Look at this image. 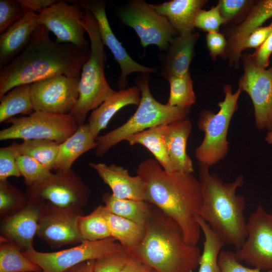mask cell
I'll return each instance as SVG.
<instances>
[{
  "mask_svg": "<svg viewBox=\"0 0 272 272\" xmlns=\"http://www.w3.org/2000/svg\"><path fill=\"white\" fill-rule=\"evenodd\" d=\"M49 31L39 25L24 50L0 70V97L14 87L31 84L57 75L80 78L90 48L53 41Z\"/></svg>",
  "mask_w": 272,
  "mask_h": 272,
  "instance_id": "obj_1",
  "label": "cell"
},
{
  "mask_svg": "<svg viewBox=\"0 0 272 272\" xmlns=\"http://www.w3.org/2000/svg\"><path fill=\"white\" fill-rule=\"evenodd\" d=\"M137 174L145 184V201L179 225L186 243L197 245L201 229L195 216L202 202L198 179L190 173L168 172L155 159L150 158L139 164Z\"/></svg>",
  "mask_w": 272,
  "mask_h": 272,
  "instance_id": "obj_2",
  "label": "cell"
},
{
  "mask_svg": "<svg viewBox=\"0 0 272 272\" xmlns=\"http://www.w3.org/2000/svg\"><path fill=\"white\" fill-rule=\"evenodd\" d=\"M145 226L142 241L126 251L130 256L155 272H193L199 265V248L186 243L179 225L153 205Z\"/></svg>",
  "mask_w": 272,
  "mask_h": 272,
  "instance_id": "obj_3",
  "label": "cell"
},
{
  "mask_svg": "<svg viewBox=\"0 0 272 272\" xmlns=\"http://www.w3.org/2000/svg\"><path fill=\"white\" fill-rule=\"evenodd\" d=\"M210 167L199 163L198 180L201 185L202 202L198 213L221 237L225 244L236 250L244 244L247 236V221L243 212L245 197L236 194L243 184L241 175L230 183H225Z\"/></svg>",
  "mask_w": 272,
  "mask_h": 272,
  "instance_id": "obj_4",
  "label": "cell"
},
{
  "mask_svg": "<svg viewBox=\"0 0 272 272\" xmlns=\"http://www.w3.org/2000/svg\"><path fill=\"white\" fill-rule=\"evenodd\" d=\"M85 10L81 24L89 38L91 55L83 66L79 84V98L69 114L79 126L85 124L90 111L97 108L116 92L109 86L105 76L107 55L97 22L90 11Z\"/></svg>",
  "mask_w": 272,
  "mask_h": 272,
  "instance_id": "obj_5",
  "label": "cell"
},
{
  "mask_svg": "<svg viewBox=\"0 0 272 272\" xmlns=\"http://www.w3.org/2000/svg\"><path fill=\"white\" fill-rule=\"evenodd\" d=\"M150 77V73H141L135 79L136 85L141 93V102L136 111L122 125L96 138V156H103L111 148L135 133L187 118L190 109L163 104L154 98L149 88Z\"/></svg>",
  "mask_w": 272,
  "mask_h": 272,
  "instance_id": "obj_6",
  "label": "cell"
},
{
  "mask_svg": "<svg viewBox=\"0 0 272 272\" xmlns=\"http://www.w3.org/2000/svg\"><path fill=\"white\" fill-rule=\"evenodd\" d=\"M223 89L225 97L218 104L219 111L215 113L210 110H203L197 121L198 128L204 132V138L195 150V157L199 163L209 167L219 163L228 153V129L238 109V101L242 93L239 88L233 93L229 84L225 85Z\"/></svg>",
  "mask_w": 272,
  "mask_h": 272,
  "instance_id": "obj_7",
  "label": "cell"
},
{
  "mask_svg": "<svg viewBox=\"0 0 272 272\" xmlns=\"http://www.w3.org/2000/svg\"><path fill=\"white\" fill-rule=\"evenodd\" d=\"M11 125L0 131V140H47L61 144L71 136L79 125L70 114L34 111L7 121Z\"/></svg>",
  "mask_w": 272,
  "mask_h": 272,
  "instance_id": "obj_8",
  "label": "cell"
},
{
  "mask_svg": "<svg viewBox=\"0 0 272 272\" xmlns=\"http://www.w3.org/2000/svg\"><path fill=\"white\" fill-rule=\"evenodd\" d=\"M29 199L44 200L63 208L82 209L87 206L91 190L72 169L56 170L47 179L27 186Z\"/></svg>",
  "mask_w": 272,
  "mask_h": 272,
  "instance_id": "obj_9",
  "label": "cell"
},
{
  "mask_svg": "<svg viewBox=\"0 0 272 272\" xmlns=\"http://www.w3.org/2000/svg\"><path fill=\"white\" fill-rule=\"evenodd\" d=\"M123 249L111 237L97 241L85 240L70 248L55 252H40L33 247L22 252L44 272H64L83 262L96 260Z\"/></svg>",
  "mask_w": 272,
  "mask_h": 272,
  "instance_id": "obj_10",
  "label": "cell"
},
{
  "mask_svg": "<svg viewBox=\"0 0 272 272\" xmlns=\"http://www.w3.org/2000/svg\"><path fill=\"white\" fill-rule=\"evenodd\" d=\"M119 16L123 23L135 31L143 47L153 44L165 51L179 34L166 17L158 14L145 1L128 2L120 10Z\"/></svg>",
  "mask_w": 272,
  "mask_h": 272,
  "instance_id": "obj_11",
  "label": "cell"
},
{
  "mask_svg": "<svg viewBox=\"0 0 272 272\" xmlns=\"http://www.w3.org/2000/svg\"><path fill=\"white\" fill-rule=\"evenodd\" d=\"M243 74L238 88L248 94L252 101L256 127L272 129V65L263 69L257 65L250 54H242Z\"/></svg>",
  "mask_w": 272,
  "mask_h": 272,
  "instance_id": "obj_12",
  "label": "cell"
},
{
  "mask_svg": "<svg viewBox=\"0 0 272 272\" xmlns=\"http://www.w3.org/2000/svg\"><path fill=\"white\" fill-rule=\"evenodd\" d=\"M247 238L237 259L262 271L272 270V213L259 205L247 221Z\"/></svg>",
  "mask_w": 272,
  "mask_h": 272,
  "instance_id": "obj_13",
  "label": "cell"
},
{
  "mask_svg": "<svg viewBox=\"0 0 272 272\" xmlns=\"http://www.w3.org/2000/svg\"><path fill=\"white\" fill-rule=\"evenodd\" d=\"M85 14V9L77 1L70 4L57 1L38 14L39 25L52 32L57 42L87 50L90 49V42L85 38L86 31L81 24Z\"/></svg>",
  "mask_w": 272,
  "mask_h": 272,
  "instance_id": "obj_14",
  "label": "cell"
},
{
  "mask_svg": "<svg viewBox=\"0 0 272 272\" xmlns=\"http://www.w3.org/2000/svg\"><path fill=\"white\" fill-rule=\"evenodd\" d=\"M37 235L51 247L76 245L84 240L78 229L82 209L63 208L41 200Z\"/></svg>",
  "mask_w": 272,
  "mask_h": 272,
  "instance_id": "obj_15",
  "label": "cell"
},
{
  "mask_svg": "<svg viewBox=\"0 0 272 272\" xmlns=\"http://www.w3.org/2000/svg\"><path fill=\"white\" fill-rule=\"evenodd\" d=\"M80 79L57 75L31 84L34 111L69 114L79 98Z\"/></svg>",
  "mask_w": 272,
  "mask_h": 272,
  "instance_id": "obj_16",
  "label": "cell"
},
{
  "mask_svg": "<svg viewBox=\"0 0 272 272\" xmlns=\"http://www.w3.org/2000/svg\"><path fill=\"white\" fill-rule=\"evenodd\" d=\"M78 3L85 9L90 11L98 24L100 37L104 45L112 52L115 60L119 65L121 73L117 85L120 89L125 88L127 76L133 73H152L156 69L143 65L134 61L113 33L108 22L106 11V3L99 0L79 1Z\"/></svg>",
  "mask_w": 272,
  "mask_h": 272,
  "instance_id": "obj_17",
  "label": "cell"
},
{
  "mask_svg": "<svg viewBox=\"0 0 272 272\" xmlns=\"http://www.w3.org/2000/svg\"><path fill=\"white\" fill-rule=\"evenodd\" d=\"M271 17L272 0L256 1L241 22L227 31L224 57L228 59L230 66L239 67L244 41L252 31Z\"/></svg>",
  "mask_w": 272,
  "mask_h": 272,
  "instance_id": "obj_18",
  "label": "cell"
},
{
  "mask_svg": "<svg viewBox=\"0 0 272 272\" xmlns=\"http://www.w3.org/2000/svg\"><path fill=\"white\" fill-rule=\"evenodd\" d=\"M41 201L29 199L26 206L16 213L3 218L1 236L17 245L23 251L33 248L37 235Z\"/></svg>",
  "mask_w": 272,
  "mask_h": 272,
  "instance_id": "obj_19",
  "label": "cell"
},
{
  "mask_svg": "<svg viewBox=\"0 0 272 272\" xmlns=\"http://www.w3.org/2000/svg\"><path fill=\"white\" fill-rule=\"evenodd\" d=\"M89 165L109 186L115 197L145 201V184L139 175L131 176L127 169L114 164L107 165L102 163L90 162Z\"/></svg>",
  "mask_w": 272,
  "mask_h": 272,
  "instance_id": "obj_20",
  "label": "cell"
},
{
  "mask_svg": "<svg viewBox=\"0 0 272 272\" xmlns=\"http://www.w3.org/2000/svg\"><path fill=\"white\" fill-rule=\"evenodd\" d=\"M39 15L25 12L24 15L0 35V67L10 63L26 47L39 25Z\"/></svg>",
  "mask_w": 272,
  "mask_h": 272,
  "instance_id": "obj_21",
  "label": "cell"
},
{
  "mask_svg": "<svg viewBox=\"0 0 272 272\" xmlns=\"http://www.w3.org/2000/svg\"><path fill=\"white\" fill-rule=\"evenodd\" d=\"M198 32L178 34L170 42L166 52L160 57L161 74L166 79L189 72L190 64L195 55L194 47Z\"/></svg>",
  "mask_w": 272,
  "mask_h": 272,
  "instance_id": "obj_22",
  "label": "cell"
},
{
  "mask_svg": "<svg viewBox=\"0 0 272 272\" xmlns=\"http://www.w3.org/2000/svg\"><path fill=\"white\" fill-rule=\"evenodd\" d=\"M192 129L190 120L185 119L166 124L163 140L174 172H194L192 161L186 153V145Z\"/></svg>",
  "mask_w": 272,
  "mask_h": 272,
  "instance_id": "obj_23",
  "label": "cell"
},
{
  "mask_svg": "<svg viewBox=\"0 0 272 272\" xmlns=\"http://www.w3.org/2000/svg\"><path fill=\"white\" fill-rule=\"evenodd\" d=\"M141 99L139 88L132 86L120 89L93 110L89 118L88 124L94 138L96 139L100 131L106 128L109 121L122 108L128 105L139 106Z\"/></svg>",
  "mask_w": 272,
  "mask_h": 272,
  "instance_id": "obj_24",
  "label": "cell"
},
{
  "mask_svg": "<svg viewBox=\"0 0 272 272\" xmlns=\"http://www.w3.org/2000/svg\"><path fill=\"white\" fill-rule=\"evenodd\" d=\"M207 0H172L152 5L155 11L166 17L179 34L194 32L196 15Z\"/></svg>",
  "mask_w": 272,
  "mask_h": 272,
  "instance_id": "obj_25",
  "label": "cell"
},
{
  "mask_svg": "<svg viewBox=\"0 0 272 272\" xmlns=\"http://www.w3.org/2000/svg\"><path fill=\"white\" fill-rule=\"evenodd\" d=\"M97 146L98 143L93 136L88 123L80 125L71 136L59 144L53 169L56 171L71 169L74 162L79 157Z\"/></svg>",
  "mask_w": 272,
  "mask_h": 272,
  "instance_id": "obj_26",
  "label": "cell"
},
{
  "mask_svg": "<svg viewBox=\"0 0 272 272\" xmlns=\"http://www.w3.org/2000/svg\"><path fill=\"white\" fill-rule=\"evenodd\" d=\"M103 212L111 237L126 251L135 248L142 241L146 233L145 226L109 212L104 205H103Z\"/></svg>",
  "mask_w": 272,
  "mask_h": 272,
  "instance_id": "obj_27",
  "label": "cell"
},
{
  "mask_svg": "<svg viewBox=\"0 0 272 272\" xmlns=\"http://www.w3.org/2000/svg\"><path fill=\"white\" fill-rule=\"evenodd\" d=\"M166 124H168L154 126L135 133L127 138L125 141L130 146L139 144L146 147L165 171L172 173L174 171L163 140Z\"/></svg>",
  "mask_w": 272,
  "mask_h": 272,
  "instance_id": "obj_28",
  "label": "cell"
},
{
  "mask_svg": "<svg viewBox=\"0 0 272 272\" xmlns=\"http://www.w3.org/2000/svg\"><path fill=\"white\" fill-rule=\"evenodd\" d=\"M102 200L109 212L142 225L151 215L152 205L146 201L118 198L110 192L103 194Z\"/></svg>",
  "mask_w": 272,
  "mask_h": 272,
  "instance_id": "obj_29",
  "label": "cell"
},
{
  "mask_svg": "<svg viewBox=\"0 0 272 272\" xmlns=\"http://www.w3.org/2000/svg\"><path fill=\"white\" fill-rule=\"evenodd\" d=\"M31 84L17 86L0 97V122L15 115H28L34 111L30 95Z\"/></svg>",
  "mask_w": 272,
  "mask_h": 272,
  "instance_id": "obj_30",
  "label": "cell"
},
{
  "mask_svg": "<svg viewBox=\"0 0 272 272\" xmlns=\"http://www.w3.org/2000/svg\"><path fill=\"white\" fill-rule=\"evenodd\" d=\"M195 218L205 237L198 272H220L218 257L226 244L200 216Z\"/></svg>",
  "mask_w": 272,
  "mask_h": 272,
  "instance_id": "obj_31",
  "label": "cell"
},
{
  "mask_svg": "<svg viewBox=\"0 0 272 272\" xmlns=\"http://www.w3.org/2000/svg\"><path fill=\"white\" fill-rule=\"evenodd\" d=\"M0 272H41L17 245L1 237Z\"/></svg>",
  "mask_w": 272,
  "mask_h": 272,
  "instance_id": "obj_32",
  "label": "cell"
},
{
  "mask_svg": "<svg viewBox=\"0 0 272 272\" xmlns=\"http://www.w3.org/2000/svg\"><path fill=\"white\" fill-rule=\"evenodd\" d=\"M78 229L84 241H97L111 237L101 205L90 214L79 218Z\"/></svg>",
  "mask_w": 272,
  "mask_h": 272,
  "instance_id": "obj_33",
  "label": "cell"
},
{
  "mask_svg": "<svg viewBox=\"0 0 272 272\" xmlns=\"http://www.w3.org/2000/svg\"><path fill=\"white\" fill-rule=\"evenodd\" d=\"M59 144L47 140H24L18 145L20 154L31 157L51 170L56 160Z\"/></svg>",
  "mask_w": 272,
  "mask_h": 272,
  "instance_id": "obj_34",
  "label": "cell"
},
{
  "mask_svg": "<svg viewBox=\"0 0 272 272\" xmlns=\"http://www.w3.org/2000/svg\"><path fill=\"white\" fill-rule=\"evenodd\" d=\"M170 84V95L167 105L190 109L195 104L196 96L190 72L167 79Z\"/></svg>",
  "mask_w": 272,
  "mask_h": 272,
  "instance_id": "obj_35",
  "label": "cell"
},
{
  "mask_svg": "<svg viewBox=\"0 0 272 272\" xmlns=\"http://www.w3.org/2000/svg\"><path fill=\"white\" fill-rule=\"evenodd\" d=\"M28 202L24 193L8 180L0 181V215L5 218L13 215L25 207Z\"/></svg>",
  "mask_w": 272,
  "mask_h": 272,
  "instance_id": "obj_36",
  "label": "cell"
},
{
  "mask_svg": "<svg viewBox=\"0 0 272 272\" xmlns=\"http://www.w3.org/2000/svg\"><path fill=\"white\" fill-rule=\"evenodd\" d=\"M17 162L26 186L43 181L52 173L41 163L28 156L18 154Z\"/></svg>",
  "mask_w": 272,
  "mask_h": 272,
  "instance_id": "obj_37",
  "label": "cell"
},
{
  "mask_svg": "<svg viewBox=\"0 0 272 272\" xmlns=\"http://www.w3.org/2000/svg\"><path fill=\"white\" fill-rule=\"evenodd\" d=\"M18 144L12 145L0 149V181L7 180L9 177H19L22 176L19 170L17 157L19 153Z\"/></svg>",
  "mask_w": 272,
  "mask_h": 272,
  "instance_id": "obj_38",
  "label": "cell"
},
{
  "mask_svg": "<svg viewBox=\"0 0 272 272\" xmlns=\"http://www.w3.org/2000/svg\"><path fill=\"white\" fill-rule=\"evenodd\" d=\"M254 2L249 0H219L217 6L225 24L237 20L244 14H247Z\"/></svg>",
  "mask_w": 272,
  "mask_h": 272,
  "instance_id": "obj_39",
  "label": "cell"
},
{
  "mask_svg": "<svg viewBox=\"0 0 272 272\" xmlns=\"http://www.w3.org/2000/svg\"><path fill=\"white\" fill-rule=\"evenodd\" d=\"M129 257L123 249L98 258L95 260L94 272H121Z\"/></svg>",
  "mask_w": 272,
  "mask_h": 272,
  "instance_id": "obj_40",
  "label": "cell"
},
{
  "mask_svg": "<svg viewBox=\"0 0 272 272\" xmlns=\"http://www.w3.org/2000/svg\"><path fill=\"white\" fill-rule=\"evenodd\" d=\"M225 24L219 8L216 5L210 10H200L195 19V28L208 33L219 32L220 27Z\"/></svg>",
  "mask_w": 272,
  "mask_h": 272,
  "instance_id": "obj_41",
  "label": "cell"
},
{
  "mask_svg": "<svg viewBox=\"0 0 272 272\" xmlns=\"http://www.w3.org/2000/svg\"><path fill=\"white\" fill-rule=\"evenodd\" d=\"M24 13V10L17 1L1 0L0 33L5 32L20 19Z\"/></svg>",
  "mask_w": 272,
  "mask_h": 272,
  "instance_id": "obj_42",
  "label": "cell"
},
{
  "mask_svg": "<svg viewBox=\"0 0 272 272\" xmlns=\"http://www.w3.org/2000/svg\"><path fill=\"white\" fill-rule=\"evenodd\" d=\"M220 272H272V270L262 271L244 266L236 258L235 252L222 250L218 257Z\"/></svg>",
  "mask_w": 272,
  "mask_h": 272,
  "instance_id": "obj_43",
  "label": "cell"
},
{
  "mask_svg": "<svg viewBox=\"0 0 272 272\" xmlns=\"http://www.w3.org/2000/svg\"><path fill=\"white\" fill-rule=\"evenodd\" d=\"M206 38L207 48L213 59L218 56H224L227 41L223 34L219 32H210L207 34Z\"/></svg>",
  "mask_w": 272,
  "mask_h": 272,
  "instance_id": "obj_44",
  "label": "cell"
},
{
  "mask_svg": "<svg viewBox=\"0 0 272 272\" xmlns=\"http://www.w3.org/2000/svg\"><path fill=\"white\" fill-rule=\"evenodd\" d=\"M272 54V31L265 41L250 56L254 62L258 66L267 69L270 62Z\"/></svg>",
  "mask_w": 272,
  "mask_h": 272,
  "instance_id": "obj_45",
  "label": "cell"
},
{
  "mask_svg": "<svg viewBox=\"0 0 272 272\" xmlns=\"http://www.w3.org/2000/svg\"><path fill=\"white\" fill-rule=\"evenodd\" d=\"M272 31V22L267 26H261L248 36L244 42L242 50L248 48H258L266 39Z\"/></svg>",
  "mask_w": 272,
  "mask_h": 272,
  "instance_id": "obj_46",
  "label": "cell"
},
{
  "mask_svg": "<svg viewBox=\"0 0 272 272\" xmlns=\"http://www.w3.org/2000/svg\"><path fill=\"white\" fill-rule=\"evenodd\" d=\"M25 12L40 13L57 2V0H17Z\"/></svg>",
  "mask_w": 272,
  "mask_h": 272,
  "instance_id": "obj_47",
  "label": "cell"
},
{
  "mask_svg": "<svg viewBox=\"0 0 272 272\" xmlns=\"http://www.w3.org/2000/svg\"><path fill=\"white\" fill-rule=\"evenodd\" d=\"M153 270L138 259L130 256L121 272H153Z\"/></svg>",
  "mask_w": 272,
  "mask_h": 272,
  "instance_id": "obj_48",
  "label": "cell"
},
{
  "mask_svg": "<svg viewBox=\"0 0 272 272\" xmlns=\"http://www.w3.org/2000/svg\"><path fill=\"white\" fill-rule=\"evenodd\" d=\"M95 260H88L77 264L64 272H94Z\"/></svg>",
  "mask_w": 272,
  "mask_h": 272,
  "instance_id": "obj_49",
  "label": "cell"
},
{
  "mask_svg": "<svg viewBox=\"0 0 272 272\" xmlns=\"http://www.w3.org/2000/svg\"><path fill=\"white\" fill-rule=\"evenodd\" d=\"M265 141L268 144H272V129L270 130L266 134Z\"/></svg>",
  "mask_w": 272,
  "mask_h": 272,
  "instance_id": "obj_50",
  "label": "cell"
},
{
  "mask_svg": "<svg viewBox=\"0 0 272 272\" xmlns=\"http://www.w3.org/2000/svg\"><path fill=\"white\" fill-rule=\"evenodd\" d=\"M153 272H155V271L154 270H153Z\"/></svg>",
  "mask_w": 272,
  "mask_h": 272,
  "instance_id": "obj_51",
  "label": "cell"
},
{
  "mask_svg": "<svg viewBox=\"0 0 272 272\" xmlns=\"http://www.w3.org/2000/svg\"><path fill=\"white\" fill-rule=\"evenodd\" d=\"M41 272H44V271H42Z\"/></svg>",
  "mask_w": 272,
  "mask_h": 272,
  "instance_id": "obj_52",
  "label": "cell"
},
{
  "mask_svg": "<svg viewBox=\"0 0 272 272\" xmlns=\"http://www.w3.org/2000/svg\"><path fill=\"white\" fill-rule=\"evenodd\" d=\"M271 125H272V123H271Z\"/></svg>",
  "mask_w": 272,
  "mask_h": 272,
  "instance_id": "obj_53",
  "label": "cell"
}]
</instances>
